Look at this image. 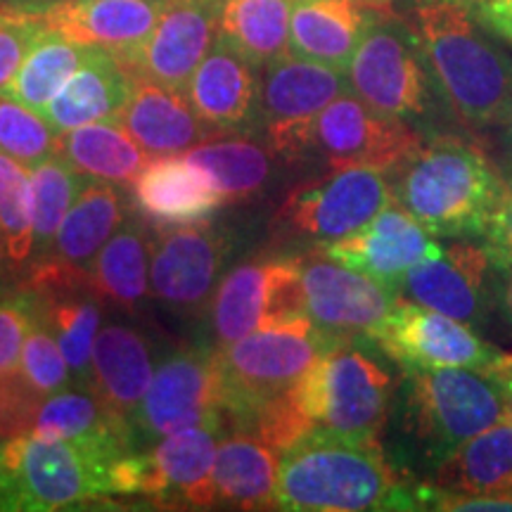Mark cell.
Segmentation results:
<instances>
[{
    "mask_svg": "<svg viewBox=\"0 0 512 512\" xmlns=\"http://www.w3.org/2000/svg\"><path fill=\"white\" fill-rule=\"evenodd\" d=\"M415 36L458 124L479 140L489 138L512 102V55L460 0L422 3L415 10Z\"/></svg>",
    "mask_w": 512,
    "mask_h": 512,
    "instance_id": "6da1fadb",
    "label": "cell"
},
{
    "mask_svg": "<svg viewBox=\"0 0 512 512\" xmlns=\"http://www.w3.org/2000/svg\"><path fill=\"white\" fill-rule=\"evenodd\" d=\"M392 174V195L434 238H482L508 183L489 150L441 136L422 143Z\"/></svg>",
    "mask_w": 512,
    "mask_h": 512,
    "instance_id": "7a4b0ae2",
    "label": "cell"
},
{
    "mask_svg": "<svg viewBox=\"0 0 512 512\" xmlns=\"http://www.w3.org/2000/svg\"><path fill=\"white\" fill-rule=\"evenodd\" d=\"M280 510L361 512L413 508L418 498L406 491L380 441L342 439L311 432L280 451Z\"/></svg>",
    "mask_w": 512,
    "mask_h": 512,
    "instance_id": "3957f363",
    "label": "cell"
},
{
    "mask_svg": "<svg viewBox=\"0 0 512 512\" xmlns=\"http://www.w3.org/2000/svg\"><path fill=\"white\" fill-rule=\"evenodd\" d=\"M124 456L34 434L0 441V510L53 512L117 496L114 470Z\"/></svg>",
    "mask_w": 512,
    "mask_h": 512,
    "instance_id": "277c9868",
    "label": "cell"
},
{
    "mask_svg": "<svg viewBox=\"0 0 512 512\" xmlns=\"http://www.w3.org/2000/svg\"><path fill=\"white\" fill-rule=\"evenodd\" d=\"M332 342L309 318L256 330L219 351L223 415L228 427H245L264 408L294 392Z\"/></svg>",
    "mask_w": 512,
    "mask_h": 512,
    "instance_id": "5b68a950",
    "label": "cell"
},
{
    "mask_svg": "<svg viewBox=\"0 0 512 512\" xmlns=\"http://www.w3.org/2000/svg\"><path fill=\"white\" fill-rule=\"evenodd\" d=\"M401 425L432 470L486 427L505 420V394L472 368L406 370Z\"/></svg>",
    "mask_w": 512,
    "mask_h": 512,
    "instance_id": "8992f818",
    "label": "cell"
},
{
    "mask_svg": "<svg viewBox=\"0 0 512 512\" xmlns=\"http://www.w3.org/2000/svg\"><path fill=\"white\" fill-rule=\"evenodd\" d=\"M392 389V375L377 358L354 342H332L299 382V399L311 432L377 441L392 406Z\"/></svg>",
    "mask_w": 512,
    "mask_h": 512,
    "instance_id": "52a82bcc",
    "label": "cell"
},
{
    "mask_svg": "<svg viewBox=\"0 0 512 512\" xmlns=\"http://www.w3.org/2000/svg\"><path fill=\"white\" fill-rule=\"evenodd\" d=\"M209 316L216 349L256 330L304 318L302 259L268 256L233 266L216 285Z\"/></svg>",
    "mask_w": 512,
    "mask_h": 512,
    "instance_id": "ba28073f",
    "label": "cell"
},
{
    "mask_svg": "<svg viewBox=\"0 0 512 512\" xmlns=\"http://www.w3.org/2000/svg\"><path fill=\"white\" fill-rule=\"evenodd\" d=\"M207 422H226L219 351L200 347L166 356L131 418L136 448Z\"/></svg>",
    "mask_w": 512,
    "mask_h": 512,
    "instance_id": "9c48e42d",
    "label": "cell"
},
{
    "mask_svg": "<svg viewBox=\"0 0 512 512\" xmlns=\"http://www.w3.org/2000/svg\"><path fill=\"white\" fill-rule=\"evenodd\" d=\"M427 64L418 36L389 15L368 22L347 67L351 93L387 117H418L427 107Z\"/></svg>",
    "mask_w": 512,
    "mask_h": 512,
    "instance_id": "30bf717a",
    "label": "cell"
},
{
    "mask_svg": "<svg viewBox=\"0 0 512 512\" xmlns=\"http://www.w3.org/2000/svg\"><path fill=\"white\" fill-rule=\"evenodd\" d=\"M349 91L347 74L287 53L264 67L256 119L275 155L299 159L311 152L313 124L332 100Z\"/></svg>",
    "mask_w": 512,
    "mask_h": 512,
    "instance_id": "8fae6325",
    "label": "cell"
},
{
    "mask_svg": "<svg viewBox=\"0 0 512 512\" xmlns=\"http://www.w3.org/2000/svg\"><path fill=\"white\" fill-rule=\"evenodd\" d=\"M373 342L403 370L472 368L494 373L505 358V351L486 342L472 325L403 297L396 299Z\"/></svg>",
    "mask_w": 512,
    "mask_h": 512,
    "instance_id": "7c38bea8",
    "label": "cell"
},
{
    "mask_svg": "<svg viewBox=\"0 0 512 512\" xmlns=\"http://www.w3.org/2000/svg\"><path fill=\"white\" fill-rule=\"evenodd\" d=\"M392 202V183L384 171L342 166L294 188L278 219L297 235L328 245L354 235Z\"/></svg>",
    "mask_w": 512,
    "mask_h": 512,
    "instance_id": "4fadbf2b",
    "label": "cell"
},
{
    "mask_svg": "<svg viewBox=\"0 0 512 512\" xmlns=\"http://www.w3.org/2000/svg\"><path fill=\"white\" fill-rule=\"evenodd\" d=\"M422 145V136L406 119L380 114L351 93H342L313 124L311 152L330 164L363 166L389 174Z\"/></svg>",
    "mask_w": 512,
    "mask_h": 512,
    "instance_id": "5bb4252c",
    "label": "cell"
},
{
    "mask_svg": "<svg viewBox=\"0 0 512 512\" xmlns=\"http://www.w3.org/2000/svg\"><path fill=\"white\" fill-rule=\"evenodd\" d=\"M230 252L233 238L211 223L164 228L152 240V297L181 316H197L211 304Z\"/></svg>",
    "mask_w": 512,
    "mask_h": 512,
    "instance_id": "9a60e30c",
    "label": "cell"
},
{
    "mask_svg": "<svg viewBox=\"0 0 512 512\" xmlns=\"http://www.w3.org/2000/svg\"><path fill=\"white\" fill-rule=\"evenodd\" d=\"M126 188L88 181L64 216L48 254L29 268L27 285L36 292L88 285V268L105 242L128 219Z\"/></svg>",
    "mask_w": 512,
    "mask_h": 512,
    "instance_id": "2e32d148",
    "label": "cell"
},
{
    "mask_svg": "<svg viewBox=\"0 0 512 512\" xmlns=\"http://www.w3.org/2000/svg\"><path fill=\"white\" fill-rule=\"evenodd\" d=\"M302 280L306 316L323 335L339 342L373 339L399 299L377 280L339 264L320 249L302 259Z\"/></svg>",
    "mask_w": 512,
    "mask_h": 512,
    "instance_id": "e0dca14e",
    "label": "cell"
},
{
    "mask_svg": "<svg viewBox=\"0 0 512 512\" xmlns=\"http://www.w3.org/2000/svg\"><path fill=\"white\" fill-rule=\"evenodd\" d=\"M219 12L221 0H166L143 46L117 60L131 76L185 93L219 36Z\"/></svg>",
    "mask_w": 512,
    "mask_h": 512,
    "instance_id": "ac0fdd59",
    "label": "cell"
},
{
    "mask_svg": "<svg viewBox=\"0 0 512 512\" xmlns=\"http://www.w3.org/2000/svg\"><path fill=\"white\" fill-rule=\"evenodd\" d=\"M226 432V422H207L166 434L147 451L143 448L138 496L166 508H214L211 472Z\"/></svg>",
    "mask_w": 512,
    "mask_h": 512,
    "instance_id": "d6986e66",
    "label": "cell"
},
{
    "mask_svg": "<svg viewBox=\"0 0 512 512\" xmlns=\"http://www.w3.org/2000/svg\"><path fill=\"white\" fill-rule=\"evenodd\" d=\"M494 266L484 242H451L408 271L399 297L479 328L489 313Z\"/></svg>",
    "mask_w": 512,
    "mask_h": 512,
    "instance_id": "ffe728a7",
    "label": "cell"
},
{
    "mask_svg": "<svg viewBox=\"0 0 512 512\" xmlns=\"http://www.w3.org/2000/svg\"><path fill=\"white\" fill-rule=\"evenodd\" d=\"M441 242L427 228L408 214L406 209L392 202L384 207L373 221L349 238L318 245L332 259L347 268L368 275L377 283L399 294L408 271L441 252Z\"/></svg>",
    "mask_w": 512,
    "mask_h": 512,
    "instance_id": "44dd1931",
    "label": "cell"
},
{
    "mask_svg": "<svg viewBox=\"0 0 512 512\" xmlns=\"http://www.w3.org/2000/svg\"><path fill=\"white\" fill-rule=\"evenodd\" d=\"M114 121L150 157L183 155L216 133L190 107L185 93L133 76L131 93Z\"/></svg>",
    "mask_w": 512,
    "mask_h": 512,
    "instance_id": "7402d4cb",
    "label": "cell"
},
{
    "mask_svg": "<svg viewBox=\"0 0 512 512\" xmlns=\"http://www.w3.org/2000/svg\"><path fill=\"white\" fill-rule=\"evenodd\" d=\"M185 98L202 124L216 136L238 133L254 119L259 102L254 67L216 36L214 46L192 74Z\"/></svg>",
    "mask_w": 512,
    "mask_h": 512,
    "instance_id": "603a6c76",
    "label": "cell"
},
{
    "mask_svg": "<svg viewBox=\"0 0 512 512\" xmlns=\"http://www.w3.org/2000/svg\"><path fill=\"white\" fill-rule=\"evenodd\" d=\"M164 5L166 0H64L43 15L72 41L124 57L143 46Z\"/></svg>",
    "mask_w": 512,
    "mask_h": 512,
    "instance_id": "cb8c5ba5",
    "label": "cell"
},
{
    "mask_svg": "<svg viewBox=\"0 0 512 512\" xmlns=\"http://www.w3.org/2000/svg\"><path fill=\"white\" fill-rule=\"evenodd\" d=\"M136 207L159 228L200 223L223 204L221 192L188 157H152L133 183Z\"/></svg>",
    "mask_w": 512,
    "mask_h": 512,
    "instance_id": "d4e9b609",
    "label": "cell"
},
{
    "mask_svg": "<svg viewBox=\"0 0 512 512\" xmlns=\"http://www.w3.org/2000/svg\"><path fill=\"white\" fill-rule=\"evenodd\" d=\"M155 368L152 347L143 332L126 323H110L95 337L88 387L114 415L131 425Z\"/></svg>",
    "mask_w": 512,
    "mask_h": 512,
    "instance_id": "484cf974",
    "label": "cell"
},
{
    "mask_svg": "<svg viewBox=\"0 0 512 512\" xmlns=\"http://www.w3.org/2000/svg\"><path fill=\"white\" fill-rule=\"evenodd\" d=\"M48 441H76L114 453L138 451L131 425L102 403L88 384H69L46 396L31 432Z\"/></svg>",
    "mask_w": 512,
    "mask_h": 512,
    "instance_id": "4316f807",
    "label": "cell"
},
{
    "mask_svg": "<svg viewBox=\"0 0 512 512\" xmlns=\"http://www.w3.org/2000/svg\"><path fill=\"white\" fill-rule=\"evenodd\" d=\"M133 76L110 50L93 48L86 62L64 83L43 117L57 133L114 119L131 93Z\"/></svg>",
    "mask_w": 512,
    "mask_h": 512,
    "instance_id": "83f0119b",
    "label": "cell"
},
{
    "mask_svg": "<svg viewBox=\"0 0 512 512\" xmlns=\"http://www.w3.org/2000/svg\"><path fill=\"white\" fill-rule=\"evenodd\" d=\"M370 19L358 0H294L290 53L347 74Z\"/></svg>",
    "mask_w": 512,
    "mask_h": 512,
    "instance_id": "f1b7e54d",
    "label": "cell"
},
{
    "mask_svg": "<svg viewBox=\"0 0 512 512\" xmlns=\"http://www.w3.org/2000/svg\"><path fill=\"white\" fill-rule=\"evenodd\" d=\"M278 467L280 451L259 437L245 432L223 437L211 472L216 505L240 510L278 508Z\"/></svg>",
    "mask_w": 512,
    "mask_h": 512,
    "instance_id": "f546056e",
    "label": "cell"
},
{
    "mask_svg": "<svg viewBox=\"0 0 512 512\" xmlns=\"http://www.w3.org/2000/svg\"><path fill=\"white\" fill-rule=\"evenodd\" d=\"M152 240L143 221L126 219L88 268V287L102 304L136 311L150 294Z\"/></svg>",
    "mask_w": 512,
    "mask_h": 512,
    "instance_id": "4dcf8cb0",
    "label": "cell"
},
{
    "mask_svg": "<svg viewBox=\"0 0 512 512\" xmlns=\"http://www.w3.org/2000/svg\"><path fill=\"white\" fill-rule=\"evenodd\" d=\"M57 155L91 181L114 183L121 188L136 183L140 171L152 159L114 119L60 133Z\"/></svg>",
    "mask_w": 512,
    "mask_h": 512,
    "instance_id": "1f68e13d",
    "label": "cell"
},
{
    "mask_svg": "<svg viewBox=\"0 0 512 512\" xmlns=\"http://www.w3.org/2000/svg\"><path fill=\"white\" fill-rule=\"evenodd\" d=\"M444 494H491L512 489V420H501L467 439L432 477Z\"/></svg>",
    "mask_w": 512,
    "mask_h": 512,
    "instance_id": "d6a6232c",
    "label": "cell"
},
{
    "mask_svg": "<svg viewBox=\"0 0 512 512\" xmlns=\"http://www.w3.org/2000/svg\"><path fill=\"white\" fill-rule=\"evenodd\" d=\"M294 0H221L219 38L254 69L290 53Z\"/></svg>",
    "mask_w": 512,
    "mask_h": 512,
    "instance_id": "836d02e7",
    "label": "cell"
},
{
    "mask_svg": "<svg viewBox=\"0 0 512 512\" xmlns=\"http://www.w3.org/2000/svg\"><path fill=\"white\" fill-rule=\"evenodd\" d=\"M273 147L261 145L247 136L221 133L185 152L197 164L214 188L221 192L223 202H245L264 192L271 181Z\"/></svg>",
    "mask_w": 512,
    "mask_h": 512,
    "instance_id": "e575fe53",
    "label": "cell"
},
{
    "mask_svg": "<svg viewBox=\"0 0 512 512\" xmlns=\"http://www.w3.org/2000/svg\"><path fill=\"white\" fill-rule=\"evenodd\" d=\"M91 50L93 46H83V43L64 36L62 31L48 27L38 36L29 55L24 57L15 79L5 86L0 95L43 114L55 95L62 91L64 83L72 79L76 69L86 62Z\"/></svg>",
    "mask_w": 512,
    "mask_h": 512,
    "instance_id": "d590c367",
    "label": "cell"
},
{
    "mask_svg": "<svg viewBox=\"0 0 512 512\" xmlns=\"http://www.w3.org/2000/svg\"><path fill=\"white\" fill-rule=\"evenodd\" d=\"M36 294L43 316H46L50 330L55 332L57 342H60L62 354L67 358L74 384H88L95 337L100 332L102 302L88 285Z\"/></svg>",
    "mask_w": 512,
    "mask_h": 512,
    "instance_id": "8d00e7d4",
    "label": "cell"
},
{
    "mask_svg": "<svg viewBox=\"0 0 512 512\" xmlns=\"http://www.w3.org/2000/svg\"><path fill=\"white\" fill-rule=\"evenodd\" d=\"M91 178L74 169L67 159L55 152L46 162L31 169V192H34V254L29 264L43 259L53 245L64 216L69 214L76 197Z\"/></svg>",
    "mask_w": 512,
    "mask_h": 512,
    "instance_id": "74e56055",
    "label": "cell"
},
{
    "mask_svg": "<svg viewBox=\"0 0 512 512\" xmlns=\"http://www.w3.org/2000/svg\"><path fill=\"white\" fill-rule=\"evenodd\" d=\"M0 235L8 266H29L34 254V192L31 171L0 150Z\"/></svg>",
    "mask_w": 512,
    "mask_h": 512,
    "instance_id": "f35d334b",
    "label": "cell"
},
{
    "mask_svg": "<svg viewBox=\"0 0 512 512\" xmlns=\"http://www.w3.org/2000/svg\"><path fill=\"white\" fill-rule=\"evenodd\" d=\"M60 133L22 102L0 95V150L31 171L57 152Z\"/></svg>",
    "mask_w": 512,
    "mask_h": 512,
    "instance_id": "ab89813d",
    "label": "cell"
},
{
    "mask_svg": "<svg viewBox=\"0 0 512 512\" xmlns=\"http://www.w3.org/2000/svg\"><path fill=\"white\" fill-rule=\"evenodd\" d=\"M19 373L43 399L74 384L72 370L67 366V358L62 354L55 332L50 330L48 320L43 316L41 302L36 306L34 320H31L27 339H24Z\"/></svg>",
    "mask_w": 512,
    "mask_h": 512,
    "instance_id": "60d3db41",
    "label": "cell"
},
{
    "mask_svg": "<svg viewBox=\"0 0 512 512\" xmlns=\"http://www.w3.org/2000/svg\"><path fill=\"white\" fill-rule=\"evenodd\" d=\"M50 27L41 12L15 10L0 5V93L15 79L24 57L34 48L38 36Z\"/></svg>",
    "mask_w": 512,
    "mask_h": 512,
    "instance_id": "b9f144b4",
    "label": "cell"
},
{
    "mask_svg": "<svg viewBox=\"0 0 512 512\" xmlns=\"http://www.w3.org/2000/svg\"><path fill=\"white\" fill-rule=\"evenodd\" d=\"M38 306L36 292L29 285L0 294V375L19 370L22 347Z\"/></svg>",
    "mask_w": 512,
    "mask_h": 512,
    "instance_id": "7bdbcfd3",
    "label": "cell"
},
{
    "mask_svg": "<svg viewBox=\"0 0 512 512\" xmlns=\"http://www.w3.org/2000/svg\"><path fill=\"white\" fill-rule=\"evenodd\" d=\"M43 396L22 373L0 375V441L24 437L34 427Z\"/></svg>",
    "mask_w": 512,
    "mask_h": 512,
    "instance_id": "ee69618b",
    "label": "cell"
},
{
    "mask_svg": "<svg viewBox=\"0 0 512 512\" xmlns=\"http://www.w3.org/2000/svg\"><path fill=\"white\" fill-rule=\"evenodd\" d=\"M482 240L498 268L510 264L512 261V185H508V192H505L503 202L498 204L496 214L491 216Z\"/></svg>",
    "mask_w": 512,
    "mask_h": 512,
    "instance_id": "f6af8a7d",
    "label": "cell"
},
{
    "mask_svg": "<svg viewBox=\"0 0 512 512\" xmlns=\"http://www.w3.org/2000/svg\"><path fill=\"white\" fill-rule=\"evenodd\" d=\"M486 140H489V147H486V150H489L491 159H494L498 169H501L505 183L512 185V102L501 124L491 131V136Z\"/></svg>",
    "mask_w": 512,
    "mask_h": 512,
    "instance_id": "bcb514c9",
    "label": "cell"
},
{
    "mask_svg": "<svg viewBox=\"0 0 512 512\" xmlns=\"http://www.w3.org/2000/svg\"><path fill=\"white\" fill-rule=\"evenodd\" d=\"M475 12L491 34L512 46V0H479Z\"/></svg>",
    "mask_w": 512,
    "mask_h": 512,
    "instance_id": "7dc6e473",
    "label": "cell"
},
{
    "mask_svg": "<svg viewBox=\"0 0 512 512\" xmlns=\"http://www.w3.org/2000/svg\"><path fill=\"white\" fill-rule=\"evenodd\" d=\"M491 375L501 382L505 394V418L512 420V354H505L501 366H498Z\"/></svg>",
    "mask_w": 512,
    "mask_h": 512,
    "instance_id": "c3c4849f",
    "label": "cell"
},
{
    "mask_svg": "<svg viewBox=\"0 0 512 512\" xmlns=\"http://www.w3.org/2000/svg\"><path fill=\"white\" fill-rule=\"evenodd\" d=\"M501 273H503V283H501V292H498V299H501L505 318H508L512 325V261L510 264L501 266Z\"/></svg>",
    "mask_w": 512,
    "mask_h": 512,
    "instance_id": "681fc988",
    "label": "cell"
},
{
    "mask_svg": "<svg viewBox=\"0 0 512 512\" xmlns=\"http://www.w3.org/2000/svg\"><path fill=\"white\" fill-rule=\"evenodd\" d=\"M60 3H64V0H0V5H5V8L41 12V15L53 8V5H60Z\"/></svg>",
    "mask_w": 512,
    "mask_h": 512,
    "instance_id": "f907efd6",
    "label": "cell"
},
{
    "mask_svg": "<svg viewBox=\"0 0 512 512\" xmlns=\"http://www.w3.org/2000/svg\"><path fill=\"white\" fill-rule=\"evenodd\" d=\"M5 264H8V254H5V242H3V235H0V271H3Z\"/></svg>",
    "mask_w": 512,
    "mask_h": 512,
    "instance_id": "816d5d0a",
    "label": "cell"
}]
</instances>
